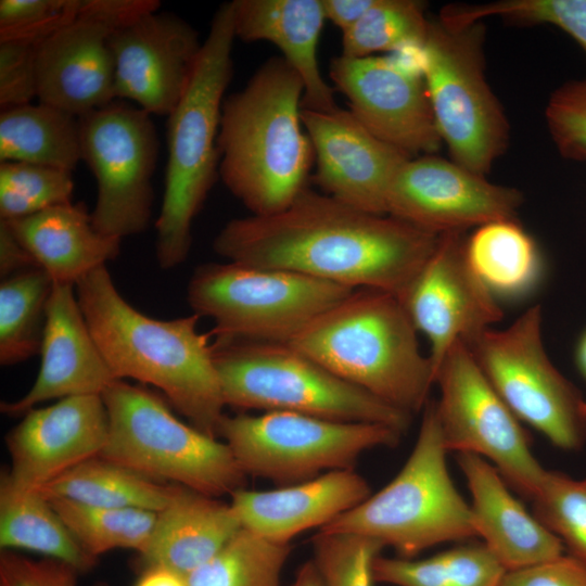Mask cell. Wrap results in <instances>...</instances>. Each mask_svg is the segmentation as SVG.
<instances>
[{
  "instance_id": "obj_1",
  "label": "cell",
  "mask_w": 586,
  "mask_h": 586,
  "mask_svg": "<svg viewBox=\"0 0 586 586\" xmlns=\"http://www.w3.org/2000/svg\"><path fill=\"white\" fill-rule=\"evenodd\" d=\"M440 235L306 187L276 214L228 221L213 247L229 262L377 289L399 298Z\"/></svg>"
},
{
  "instance_id": "obj_2",
  "label": "cell",
  "mask_w": 586,
  "mask_h": 586,
  "mask_svg": "<svg viewBox=\"0 0 586 586\" xmlns=\"http://www.w3.org/2000/svg\"><path fill=\"white\" fill-rule=\"evenodd\" d=\"M88 328L116 379L161 390L199 431L218 438L226 407L209 334L200 316L161 320L132 307L102 266L76 285Z\"/></svg>"
},
{
  "instance_id": "obj_3",
  "label": "cell",
  "mask_w": 586,
  "mask_h": 586,
  "mask_svg": "<svg viewBox=\"0 0 586 586\" xmlns=\"http://www.w3.org/2000/svg\"><path fill=\"white\" fill-rule=\"evenodd\" d=\"M303 99L300 75L272 56L224 100L219 177L254 216L284 209L307 187L315 152L302 120Z\"/></svg>"
},
{
  "instance_id": "obj_4",
  "label": "cell",
  "mask_w": 586,
  "mask_h": 586,
  "mask_svg": "<svg viewBox=\"0 0 586 586\" xmlns=\"http://www.w3.org/2000/svg\"><path fill=\"white\" fill-rule=\"evenodd\" d=\"M417 332L397 296L361 288L318 316L289 345L412 415L423 410L434 384Z\"/></svg>"
},
{
  "instance_id": "obj_5",
  "label": "cell",
  "mask_w": 586,
  "mask_h": 586,
  "mask_svg": "<svg viewBox=\"0 0 586 586\" xmlns=\"http://www.w3.org/2000/svg\"><path fill=\"white\" fill-rule=\"evenodd\" d=\"M232 2L220 4L189 85L167 116L168 158L156 228V257L170 269L188 257L193 219L219 176L217 145L224 93L232 77Z\"/></svg>"
},
{
  "instance_id": "obj_6",
  "label": "cell",
  "mask_w": 586,
  "mask_h": 586,
  "mask_svg": "<svg viewBox=\"0 0 586 586\" xmlns=\"http://www.w3.org/2000/svg\"><path fill=\"white\" fill-rule=\"evenodd\" d=\"M214 362L226 406L378 423L403 434L411 413L353 385L289 344L217 337Z\"/></svg>"
},
{
  "instance_id": "obj_7",
  "label": "cell",
  "mask_w": 586,
  "mask_h": 586,
  "mask_svg": "<svg viewBox=\"0 0 586 586\" xmlns=\"http://www.w3.org/2000/svg\"><path fill=\"white\" fill-rule=\"evenodd\" d=\"M435 400L423 408L416 444L397 475L375 494L318 530L372 538L398 557L476 535L470 505L447 469Z\"/></svg>"
},
{
  "instance_id": "obj_8",
  "label": "cell",
  "mask_w": 586,
  "mask_h": 586,
  "mask_svg": "<svg viewBox=\"0 0 586 586\" xmlns=\"http://www.w3.org/2000/svg\"><path fill=\"white\" fill-rule=\"evenodd\" d=\"M101 396L109 435L99 457L212 497L245 487L229 446L180 421L155 393L117 379Z\"/></svg>"
},
{
  "instance_id": "obj_9",
  "label": "cell",
  "mask_w": 586,
  "mask_h": 586,
  "mask_svg": "<svg viewBox=\"0 0 586 586\" xmlns=\"http://www.w3.org/2000/svg\"><path fill=\"white\" fill-rule=\"evenodd\" d=\"M355 289L294 271L233 262L199 266L187 288L193 313L220 339L289 344Z\"/></svg>"
},
{
  "instance_id": "obj_10",
  "label": "cell",
  "mask_w": 586,
  "mask_h": 586,
  "mask_svg": "<svg viewBox=\"0 0 586 586\" xmlns=\"http://www.w3.org/2000/svg\"><path fill=\"white\" fill-rule=\"evenodd\" d=\"M402 434L384 424L342 422L290 411L225 415L218 430V437L229 446L246 476L280 486L353 469L365 451L395 447Z\"/></svg>"
},
{
  "instance_id": "obj_11",
  "label": "cell",
  "mask_w": 586,
  "mask_h": 586,
  "mask_svg": "<svg viewBox=\"0 0 586 586\" xmlns=\"http://www.w3.org/2000/svg\"><path fill=\"white\" fill-rule=\"evenodd\" d=\"M484 28L430 21L420 65L436 126L454 162L485 176L502 153L509 127L484 75Z\"/></svg>"
},
{
  "instance_id": "obj_12",
  "label": "cell",
  "mask_w": 586,
  "mask_h": 586,
  "mask_svg": "<svg viewBox=\"0 0 586 586\" xmlns=\"http://www.w3.org/2000/svg\"><path fill=\"white\" fill-rule=\"evenodd\" d=\"M483 373L522 422L553 446L577 450L586 443V399L549 360L535 305L504 330L487 329L468 344Z\"/></svg>"
},
{
  "instance_id": "obj_13",
  "label": "cell",
  "mask_w": 586,
  "mask_h": 586,
  "mask_svg": "<svg viewBox=\"0 0 586 586\" xmlns=\"http://www.w3.org/2000/svg\"><path fill=\"white\" fill-rule=\"evenodd\" d=\"M435 400L447 451L471 453L488 460L507 485L532 500L545 475L531 449V437L494 390L469 347L455 342L436 374Z\"/></svg>"
},
{
  "instance_id": "obj_14",
  "label": "cell",
  "mask_w": 586,
  "mask_h": 586,
  "mask_svg": "<svg viewBox=\"0 0 586 586\" xmlns=\"http://www.w3.org/2000/svg\"><path fill=\"white\" fill-rule=\"evenodd\" d=\"M78 120L81 161L97 181L93 227L118 239L144 231L151 219L158 154L151 114L113 101Z\"/></svg>"
},
{
  "instance_id": "obj_15",
  "label": "cell",
  "mask_w": 586,
  "mask_h": 586,
  "mask_svg": "<svg viewBox=\"0 0 586 586\" xmlns=\"http://www.w3.org/2000/svg\"><path fill=\"white\" fill-rule=\"evenodd\" d=\"M157 0H81L77 15L37 43L36 97L76 117L115 101L110 38Z\"/></svg>"
},
{
  "instance_id": "obj_16",
  "label": "cell",
  "mask_w": 586,
  "mask_h": 586,
  "mask_svg": "<svg viewBox=\"0 0 586 586\" xmlns=\"http://www.w3.org/2000/svg\"><path fill=\"white\" fill-rule=\"evenodd\" d=\"M330 77L349 111L375 137L412 157L438 150L440 136L421 65L402 55L336 56Z\"/></svg>"
},
{
  "instance_id": "obj_17",
  "label": "cell",
  "mask_w": 586,
  "mask_h": 586,
  "mask_svg": "<svg viewBox=\"0 0 586 586\" xmlns=\"http://www.w3.org/2000/svg\"><path fill=\"white\" fill-rule=\"evenodd\" d=\"M462 231L441 233L438 243L398 298L417 331L430 342L434 373L457 341L468 344L504 313L470 268Z\"/></svg>"
},
{
  "instance_id": "obj_18",
  "label": "cell",
  "mask_w": 586,
  "mask_h": 586,
  "mask_svg": "<svg viewBox=\"0 0 586 586\" xmlns=\"http://www.w3.org/2000/svg\"><path fill=\"white\" fill-rule=\"evenodd\" d=\"M521 193L494 184L456 162L434 155L409 158L387 194V215L420 229L444 233L514 219Z\"/></svg>"
},
{
  "instance_id": "obj_19",
  "label": "cell",
  "mask_w": 586,
  "mask_h": 586,
  "mask_svg": "<svg viewBox=\"0 0 586 586\" xmlns=\"http://www.w3.org/2000/svg\"><path fill=\"white\" fill-rule=\"evenodd\" d=\"M116 99L168 116L191 79L202 43L181 17L153 11L116 28L110 38Z\"/></svg>"
},
{
  "instance_id": "obj_20",
  "label": "cell",
  "mask_w": 586,
  "mask_h": 586,
  "mask_svg": "<svg viewBox=\"0 0 586 586\" xmlns=\"http://www.w3.org/2000/svg\"><path fill=\"white\" fill-rule=\"evenodd\" d=\"M313 143V181L321 192L359 211L387 215L394 177L411 156L370 132L349 110L302 109Z\"/></svg>"
},
{
  "instance_id": "obj_21",
  "label": "cell",
  "mask_w": 586,
  "mask_h": 586,
  "mask_svg": "<svg viewBox=\"0 0 586 586\" xmlns=\"http://www.w3.org/2000/svg\"><path fill=\"white\" fill-rule=\"evenodd\" d=\"M109 435V416L101 395L71 396L33 408L5 437L11 468L1 481L36 491L64 472L99 456Z\"/></svg>"
},
{
  "instance_id": "obj_22",
  "label": "cell",
  "mask_w": 586,
  "mask_h": 586,
  "mask_svg": "<svg viewBox=\"0 0 586 586\" xmlns=\"http://www.w3.org/2000/svg\"><path fill=\"white\" fill-rule=\"evenodd\" d=\"M72 284L55 283L47 305L38 375L15 402H2L1 412L25 415L53 398L102 395L117 380L102 356Z\"/></svg>"
},
{
  "instance_id": "obj_23",
  "label": "cell",
  "mask_w": 586,
  "mask_h": 586,
  "mask_svg": "<svg viewBox=\"0 0 586 586\" xmlns=\"http://www.w3.org/2000/svg\"><path fill=\"white\" fill-rule=\"evenodd\" d=\"M371 495L367 480L353 469L335 470L301 483L267 491L238 489L230 504L242 527L279 544L328 525Z\"/></svg>"
},
{
  "instance_id": "obj_24",
  "label": "cell",
  "mask_w": 586,
  "mask_h": 586,
  "mask_svg": "<svg viewBox=\"0 0 586 586\" xmlns=\"http://www.w3.org/2000/svg\"><path fill=\"white\" fill-rule=\"evenodd\" d=\"M457 462L471 493L470 508L476 535L483 537L506 571L563 555L561 539L511 495L488 460L475 454L458 453Z\"/></svg>"
},
{
  "instance_id": "obj_25",
  "label": "cell",
  "mask_w": 586,
  "mask_h": 586,
  "mask_svg": "<svg viewBox=\"0 0 586 586\" xmlns=\"http://www.w3.org/2000/svg\"><path fill=\"white\" fill-rule=\"evenodd\" d=\"M235 38L269 41L304 84L303 107L332 111L334 89L322 77L318 43L326 21L321 0H234Z\"/></svg>"
},
{
  "instance_id": "obj_26",
  "label": "cell",
  "mask_w": 586,
  "mask_h": 586,
  "mask_svg": "<svg viewBox=\"0 0 586 586\" xmlns=\"http://www.w3.org/2000/svg\"><path fill=\"white\" fill-rule=\"evenodd\" d=\"M241 528L230 502L179 485L170 502L157 512L149 544L138 555V566H161L187 577Z\"/></svg>"
},
{
  "instance_id": "obj_27",
  "label": "cell",
  "mask_w": 586,
  "mask_h": 586,
  "mask_svg": "<svg viewBox=\"0 0 586 586\" xmlns=\"http://www.w3.org/2000/svg\"><path fill=\"white\" fill-rule=\"evenodd\" d=\"M4 221L55 283L76 285L119 253L122 239L97 231L84 203L61 204Z\"/></svg>"
},
{
  "instance_id": "obj_28",
  "label": "cell",
  "mask_w": 586,
  "mask_h": 586,
  "mask_svg": "<svg viewBox=\"0 0 586 586\" xmlns=\"http://www.w3.org/2000/svg\"><path fill=\"white\" fill-rule=\"evenodd\" d=\"M468 264L497 302H520L545 277V262L534 239L514 220L479 226L466 240Z\"/></svg>"
},
{
  "instance_id": "obj_29",
  "label": "cell",
  "mask_w": 586,
  "mask_h": 586,
  "mask_svg": "<svg viewBox=\"0 0 586 586\" xmlns=\"http://www.w3.org/2000/svg\"><path fill=\"white\" fill-rule=\"evenodd\" d=\"M178 486L97 456L36 491L47 499L61 498L88 506L160 512L170 502Z\"/></svg>"
},
{
  "instance_id": "obj_30",
  "label": "cell",
  "mask_w": 586,
  "mask_h": 586,
  "mask_svg": "<svg viewBox=\"0 0 586 586\" xmlns=\"http://www.w3.org/2000/svg\"><path fill=\"white\" fill-rule=\"evenodd\" d=\"M81 161L78 117L39 102L1 110L0 163L73 171Z\"/></svg>"
},
{
  "instance_id": "obj_31",
  "label": "cell",
  "mask_w": 586,
  "mask_h": 586,
  "mask_svg": "<svg viewBox=\"0 0 586 586\" xmlns=\"http://www.w3.org/2000/svg\"><path fill=\"white\" fill-rule=\"evenodd\" d=\"M0 548L28 550L90 571L98 558L87 552L38 491L16 489L0 482Z\"/></svg>"
},
{
  "instance_id": "obj_32",
  "label": "cell",
  "mask_w": 586,
  "mask_h": 586,
  "mask_svg": "<svg viewBox=\"0 0 586 586\" xmlns=\"http://www.w3.org/2000/svg\"><path fill=\"white\" fill-rule=\"evenodd\" d=\"M506 569L483 544H464L413 560L378 556L374 582L394 586H499Z\"/></svg>"
},
{
  "instance_id": "obj_33",
  "label": "cell",
  "mask_w": 586,
  "mask_h": 586,
  "mask_svg": "<svg viewBox=\"0 0 586 586\" xmlns=\"http://www.w3.org/2000/svg\"><path fill=\"white\" fill-rule=\"evenodd\" d=\"M53 280L40 267L14 272L0 284V362L27 360L40 351Z\"/></svg>"
},
{
  "instance_id": "obj_34",
  "label": "cell",
  "mask_w": 586,
  "mask_h": 586,
  "mask_svg": "<svg viewBox=\"0 0 586 586\" xmlns=\"http://www.w3.org/2000/svg\"><path fill=\"white\" fill-rule=\"evenodd\" d=\"M49 500L81 547L95 558L118 548L141 553L157 515L138 508L95 507L61 498Z\"/></svg>"
},
{
  "instance_id": "obj_35",
  "label": "cell",
  "mask_w": 586,
  "mask_h": 586,
  "mask_svg": "<svg viewBox=\"0 0 586 586\" xmlns=\"http://www.w3.org/2000/svg\"><path fill=\"white\" fill-rule=\"evenodd\" d=\"M291 544L241 528L209 561L186 577L188 586H280Z\"/></svg>"
},
{
  "instance_id": "obj_36",
  "label": "cell",
  "mask_w": 586,
  "mask_h": 586,
  "mask_svg": "<svg viewBox=\"0 0 586 586\" xmlns=\"http://www.w3.org/2000/svg\"><path fill=\"white\" fill-rule=\"evenodd\" d=\"M429 25L422 2L375 0L364 16L343 33L341 55L365 58L377 52L421 49Z\"/></svg>"
},
{
  "instance_id": "obj_37",
  "label": "cell",
  "mask_w": 586,
  "mask_h": 586,
  "mask_svg": "<svg viewBox=\"0 0 586 586\" xmlns=\"http://www.w3.org/2000/svg\"><path fill=\"white\" fill-rule=\"evenodd\" d=\"M499 16L520 24H551L568 33L586 53V0H502L483 4H449L440 21L453 28Z\"/></svg>"
},
{
  "instance_id": "obj_38",
  "label": "cell",
  "mask_w": 586,
  "mask_h": 586,
  "mask_svg": "<svg viewBox=\"0 0 586 586\" xmlns=\"http://www.w3.org/2000/svg\"><path fill=\"white\" fill-rule=\"evenodd\" d=\"M71 171L21 162L0 163V217L15 220L72 202Z\"/></svg>"
},
{
  "instance_id": "obj_39",
  "label": "cell",
  "mask_w": 586,
  "mask_h": 586,
  "mask_svg": "<svg viewBox=\"0 0 586 586\" xmlns=\"http://www.w3.org/2000/svg\"><path fill=\"white\" fill-rule=\"evenodd\" d=\"M531 501L533 515L586 564V479L546 470Z\"/></svg>"
},
{
  "instance_id": "obj_40",
  "label": "cell",
  "mask_w": 586,
  "mask_h": 586,
  "mask_svg": "<svg viewBox=\"0 0 586 586\" xmlns=\"http://www.w3.org/2000/svg\"><path fill=\"white\" fill-rule=\"evenodd\" d=\"M314 562L326 586H372V565L384 548L378 540L347 533L317 532Z\"/></svg>"
},
{
  "instance_id": "obj_41",
  "label": "cell",
  "mask_w": 586,
  "mask_h": 586,
  "mask_svg": "<svg viewBox=\"0 0 586 586\" xmlns=\"http://www.w3.org/2000/svg\"><path fill=\"white\" fill-rule=\"evenodd\" d=\"M81 0H1L0 42L27 40L40 42L71 22Z\"/></svg>"
},
{
  "instance_id": "obj_42",
  "label": "cell",
  "mask_w": 586,
  "mask_h": 586,
  "mask_svg": "<svg viewBox=\"0 0 586 586\" xmlns=\"http://www.w3.org/2000/svg\"><path fill=\"white\" fill-rule=\"evenodd\" d=\"M546 122L564 157L586 161V80L566 82L551 94Z\"/></svg>"
},
{
  "instance_id": "obj_43",
  "label": "cell",
  "mask_w": 586,
  "mask_h": 586,
  "mask_svg": "<svg viewBox=\"0 0 586 586\" xmlns=\"http://www.w3.org/2000/svg\"><path fill=\"white\" fill-rule=\"evenodd\" d=\"M37 43L27 40L0 42L1 110L28 104L36 97Z\"/></svg>"
},
{
  "instance_id": "obj_44",
  "label": "cell",
  "mask_w": 586,
  "mask_h": 586,
  "mask_svg": "<svg viewBox=\"0 0 586 586\" xmlns=\"http://www.w3.org/2000/svg\"><path fill=\"white\" fill-rule=\"evenodd\" d=\"M78 574L71 565L53 559H30L11 550L0 553V586H78Z\"/></svg>"
},
{
  "instance_id": "obj_45",
  "label": "cell",
  "mask_w": 586,
  "mask_h": 586,
  "mask_svg": "<svg viewBox=\"0 0 586 586\" xmlns=\"http://www.w3.org/2000/svg\"><path fill=\"white\" fill-rule=\"evenodd\" d=\"M499 586H586V564L569 555L506 571Z\"/></svg>"
},
{
  "instance_id": "obj_46",
  "label": "cell",
  "mask_w": 586,
  "mask_h": 586,
  "mask_svg": "<svg viewBox=\"0 0 586 586\" xmlns=\"http://www.w3.org/2000/svg\"><path fill=\"white\" fill-rule=\"evenodd\" d=\"M37 266L4 220L0 221V275L5 278L20 270Z\"/></svg>"
},
{
  "instance_id": "obj_47",
  "label": "cell",
  "mask_w": 586,
  "mask_h": 586,
  "mask_svg": "<svg viewBox=\"0 0 586 586\" xmlns=\"http://www.w3.org/2000/svg\"><path fill=\"white\" fill-rule=\"evenodd\" d=\"M375 0H321L326 20L342 33L354 26L373 5Z\"/></svg>"
},
{
  "instance_id": "obj_48",
  "label": "cell",
  "mask_w": 586,
  "mask_h": 586,
  "mask_svg": "<svg viewBox=\"0 0 586 586\" xmlns=\"http://www.w3.org/2000/svg\"><path fill=\"white\" fill-rule=\"evenodd\" d=\"M135 586H188L184 576L168 569L152 566L142 570Z\"/></svg>"
},
{
  "instance_id": "obj_49",
  "label": "cell",
  "mask_w": 586,
  "mask_h": 586,
  "mask_svg": "<svg viewBox=\"0 0 586 586\" xmlns=\"http://www.w3.org/2000/svg\"><path fill=\"white\" fill-rule=\"evenodd\" d=\"M289 586H326V584L311 559L302 564L295 574L294 581Z\"/></svg>"
},
{
  "instance_id": "obj_50",
  "label": "cell",
  "mask_w": 586,
  "mask_h": 586,
  "mask_svg": "<svg viewBox=\"0 0 586 586\" xmlns=\"http://www.w3.org/2000/svg\"><path fill=\"white\" fill-rule=\"evenodd\" d=\"M575 362L578 371L586 380V329L579 336L575 348Z\"/></svg>"
}]
</instances>
